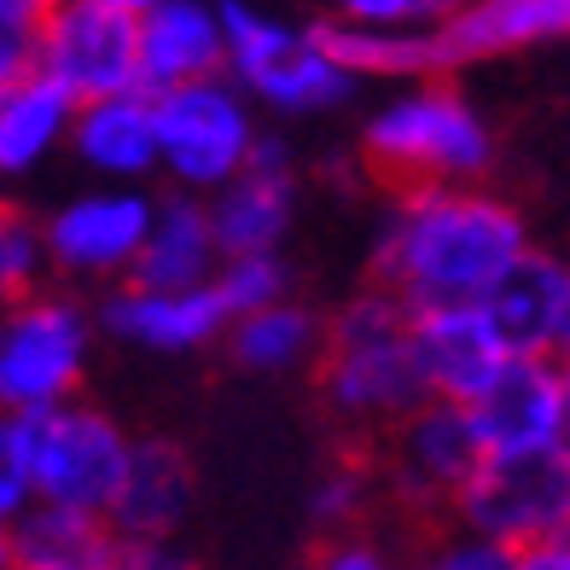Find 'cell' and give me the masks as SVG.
<instances>
[{
  "label": "cell",
  "instance_id": "6da1fadb",
  "mask_svg": "<svg viewBox=\"0 0 570 570\" xmlns=\"http://www.w3.org/2000/svg\"><path fill=\"white\" fill-rule=\"evenodd\" d=\"M524 250V216L507 198L478 193L472 180H443V187L402 193V204L384 222L373 268L413 308H443L483 303Z\"/></svg>",
  "mask_w": 570,
  "mask_h": 570
},
{
  "label": "cell",
  "instance_id": "7a4b0ae2",
  "mask_svg": "<svg viewBox=\"0 0 570 570\" xmlns=\"http://www.w3.org/2000/svg\"><path fill=\"white\" fill-rule=\"evenodd\" d=\"M361 158L396 187H443V180H478L495 164V140L472 99L443 76H425V82H396V94L367 117Z\"/></svg>",
  "mask_w": 570,
  "mask_h": 570
},
{
  "label": "cell",
  "instance_id": "3957f363",
  "mask_svg": "<svg viewBox=\"0 0 570 570\" xmlns=\"http://www.w3.org/2000/svg\"><path fill=\"white\" fill-rule=\"evenodd\" d=\"M431 396L413 303L391 285H373L344 303L326 332V402L350 420H407Z\"/></svg>",
  "mask_w": 570,
  "mask_h": 570
},
{
  "label": "cell",
  "instance_id": "277c9868",
  "mask_svg": "<svg viewBox=\"0 0 570 570\" xmlns=\"http://www.w3.org/2000/svg\"><path fill=\"white\" fill-rule=\"evenodd\" d=\"M222 18H227V76L256 106L279 117H308L355 99L361 76L338 65L321 23H292L279 12L250 7V0H222Z\"/></svg>",
  "mask_w": 570,
  "mask_h": 570
},
{
  "label": "cell",
  "instance_id": "5b68a950",
  "mask_svg": "<svg viewBox=\"0 0 570 570\" xmlns=\"http://www.w3.org/2000/svg\"><path fill=\"white\" fill-rule=\"evenodd\" d=\"M158 146L164 175L180 193H222L233 175L250 169V151L263 128L250 117V94L233 76H198L180 88H158Z\"/></svg>",
  "mask_w": 570,
  "mask_h": 570
},
{
  "label": "cell",
  "instance_id": "8992f818",
  "mask_svg": "<svg viewBox=\"0 0 570 570\" xmlns=\"http://www.w3.org/2000/svg\"><path fill=\"white\" fill-rule=\"evenodd\" d=\"M94 350L88 308L65 292H23L0 321V402L59 407L76 396Z\"/></svg>",
  "mask_w": 570,
  "mask_h": 570
},
{
  "label": "cell",
  "instance_id": "52a82bcc",
  "mask_svg": "<svg viewBox=\"0 0 570 570\" xmlns=\"http://www.w3.org/2000/svg\"><path fill=\"white\" fill-rule=\"evenodd\" d=\"M460 530L495 535L507 548H530L570 530V443L483 454L472 483L454 495Z\"/></svg>",
  "mask_w": 570,
  "mask_h": 570
},
{
  "label": "cell",
  "instance_id": "ba28073f",
  "mask_svg": "<svg viewBox=\"0 0 570 570\" xmlns=\"http://www.w3.org/2000/svg\"><path fill=\"white\" fill-rule=\"evenodd\" d=\"M128 460H135V443L122 436L111 413L70 396L59 407H47L41 454H36V501H65V507L111 518Z\"/></svg>",
  "mask_w": 570,
  "mask_h": 570
},
{
  "label": "cell",
  "instance_id": "9c48e42d",
  "mask_svg": "<svg viewBox=\"0 0 570 570\" xmlns=\"http://www.w3.org/2000/svg\"><path fill=\"white\" fill-rule=\"evenodd\" d=\"M151 204L135 180H106L94 193L65 198L47 216V245H53V274L59 279H82V285H106V279H128L146 250L151 233Z\"/></svg>",
  "mask_w": 570,
  "mask_h": 570
},
{
  "label": "cell",
  "instance_id": "30bf717a",
  "mask_svg": "<svg viewBox=\"0 0 570 570\" xmlns=\"http://www.w3.org/2000/svg\"><path fill=\"white\" fill-rule=\"evenodd\" d=\"M36 70L65 82L76 99H106L140 82V18L106 0H59L41 30Z\"/></svg>",
  "mask_w": 570,
  "mask_h": 570
},
{
  "label": "cell",
  "instance_id": "8fae6325",
  "mask_svg": "<svg viewBox=\"0 0 570 570\" xmlns=\"http://www.w3.org/2000/svg\"><path fill=\"white\" fill-rule=\"evenodd\" d=\"M483 454L489 443H483L472 402L425 396L396 425V483L413 501H454L483 465Z\"/></svg>",
  "mask_w": 570,
  "mask_h": 570
},
{
  "label": "cell",
  "instance_id": "7c38bea8",
  "mask_svg": "<svg viewBox=\"0 0 570 570\" xmlns=\"http://www.w3.org/2000/svg\"><path fill=\"white\" fill-rule=\"evenodd\" d=\"M99 326L117 344L135 350H158V355H180V350H204L210 338H227V303L210 285H187V292H164V285H140L122 279L117 292L99 303Z\"/></svg>",
  "mask_w": 570,
  "mask_h": 570
},
{
  "label": "cell",
  "instance_id": "4fadbf2b",
  "mask_svg": "<svg viewBox=\"0 0 570 570\" xmlns=\"http://www.w3.org/2000/svg\"><path fill=\"white\" fill-rule=\"evenodd\" d=\"M413 338H420L431 396H449V402H478L495 384V373L512 361L489 303L413 308Z\"/></svg>",
  "mask_w": 570,
  "mask_h": 570
},
{
  "label": "cell",
  "instance_id": "5bb4252c",
  "mask_svg": "<svg viewBox=\"0 0 570 570\" xmlns=\"http://www.w3.org/2000/svg\"><path fill=\"white\" fill-rule=\"evenodd\" d=\"M489 454L564 443V367L559 355H512L495 384L472 402Z\"/></svg>",
  "mask_w": 570,
  "mask_h": 570
},
{
  "label": "cell",
  "instance_id": "9a60e30c",
  "mask_svg": "<svg viewBox=\"0 0 570 570\" xmlns=\"http://www.w3.org/2000/svg\"><path fill=\"white\" fill-rule=\"evenodd\" d=\"M70 151L99 180H135L140 187L146 175H158L164 146H158V99H151V88L82 99L70 128Z\"/></svg>",
  "mask_w": 570,
  "mask_h": 570
},
{
  "label": "cell",
  "instance_id": "2e32d148",
  "mask_svg": "<svg viewBox=\"0 0 570 570\" xmlns=\"http://www.w3.org/2000/svg\"><path fill=\"white\" fill-rule=\"evenodd\" d=\"M222 70H227L222 0H158L151 12H140V82L151 94Z\"/></svg>",
  "mask_w": 570,
  "mask_h": 570
},
{
  "label": "cell",
  "instance_id": "e0dca14e",
  "mask_svg": "<svg viewBox=\"0 0 570 570\" xmlns=\"http://www.w3.org/2000/svg\"><path fill=\"white\" fill-rule=\"evenodd\" d=\"M117 530L106 512H82L65 501H30L7 518V570H111Z\"/></svg>",
  "mask_w": 570,
  "mask_h": 570
},
{
  "label": "cell",
  "instance_id": "ac0fdd59",
  "mask_svg": "<svg viewBox=\"0 0 570 570\" xmlns=\"http://www.w3.org/2000/svg\"><path fill=\"white\" fill-rule=\"evenodd\" d=\"M222 263H227V250H222V233L210 216V198L175 187L169 198H158L146 250H140V263L128 279L164 285V292H187V285H210L222 274Z\"/></svg>",
  "mask_w": 570,
  "mask_h": 570
},
{
  "label": "cell",
  "instance_id": "d6986e66",
  "mask_svg": "<svg viewBox=\"0 0 570 570\" xmlns=\"http://www.w3.org/2000/svg\"><path fill=\"white\" fill-rule=\"evenodd\" d=\"M483 303H489V315H495L512 355H559L564 308H570V263L530 245Z\"/></svg>",
  "mask_w": 570,
  "mask_h": 570
},
{
  "label": "cell",
  "instance_id": "ffe728a7",
  "mask_svg": "<svg viewBox=\"0 0 570 570\" xmlns=\"http://www.w3.org/2000/svg\"><path fill=\"white\" fill-rule=\"evenodd\" d=\"M436 36H443L449 70L472 59H501L535 41H570V0H465L443 12Z\"/></svg>",
  "mask_w": 570,
  "mask_h": 570
},
{
  "label": "cell",
  "instance_id": "44dd1931",
  "mask_svg": "<svg viewBox=\"0 0 570 570\" xmlns=\"http://www.w3.org/2000/svg\"><path fill=\"white\" fill-rule=\"evenodd\" d=\"M76 111H82V99L47 70H23L12 82H0V169L23 175L47 164L59 146H70Z\"/></svg>",
  "mask_w": 570,
  "mask_h": 570
},
{
  "label": "cell",
  "instance_id": "7402d4cb",
  "mask_svg": "<svg viewBox=\"0 0 570 570\" xmlns=\"http://www.w3.org/2000/svg\"><path fill=\"white\" fill-rule=\"evenodd\" d=\"M193 460L175 443H135L128 460L122 495L111 507V530L117 535H175L193 518Z\"/></svg>",
  "mask_w": 570,
  "mask_h": 570
},
{
  "label": "cell",
  "instance_id": "603a6c76",
  "mask_svg": "<svg viewBox=\"0 0 570 570\" xmlns=\"http://www.w3.org/2000/svg\"><path fill=\"white\" fill-rule=\"evenodd\" d=\"M326 47L338 53V65L361 82H425V76H443L449 53L436 23L420 30H384V23H350V18H321Z\"/></svg>",
  "mask_w": 570,
  "mask_h": 570
},
{
  "label": "cell",
  "instance_id": "cb8c5ba5",
  "mask_svg": "<svg viewBox=\"0 0 570 570\" xmlns=\"http://www.w3.org/2000/svg\"><path fill=\"white\" fill-rule=\"evenodd\" d=\"M210 216H216L227 256L274 250L285 239V227H292V216H297V175L250 164L245 175H233L222 193H210Z\"/></svg>",
  "mask_w": 570,
  "mask_h": 570
},
{
  "label": "cell",
  "instance_id": "d4e9b609",
  "mask_svg": "<svg viewBox=\"0 0 570 570\" xmlns=\"http://www.w3.org/2000/svg\"><path fill=\"white\" fill-rule=\"evenodd\" d=\"M227 350L239 367L250 373H297L308 355L321 350V321L297 303H268V308H250L227 326Z\"/></svg>",
  "mask_w": 570,
  "mask_h": 570
},
{
  "label": "cell",
  "instance_id": "484cf974",
  "mask_svg": "<svg viewBox=\"0 0 570 570\" xmlns=\"http://www.w3.org/2000/svg\"><path fill=\"white\" fill-rule=\"evenodd\" d=\"M41 425H47V407H7V420H0V518H18L36 501Z\"/></svg>",
  "mask_w": 570,
  "mask_h": 570
},
{
  "label": "cell",
  "instance_id": "4316f807",
  "mask_svg": "<svg viewBox=\"0 0 570 570\" xmlns=\"http://www.w3.org/2000/svg\"><path fill=\"white\" fill-rule=\"evenodd\" d=\"M53 274V245H47V222L30 216H7L0 222V285L12 297L36 292V285Z\"/></svg>",
  "mask_w": 570,
  "mask_h": 570
},
{
  "label": "cell",
  "instance_id": "83f0119b",
  "mask_svg": "<svg viewBox=\"0 0 570 570\" xmlns=\"http://www.w3.org/2000/svg\"><path fill=\"white\" fill-rule=\"evenodd\" d=\"M216 292L227 303V315L239 321L250 308H268L285 297V268L274 250H250V256H227L222 274H216Z\"/></svg>",
  "mask_w": 570,
  "mask_h": 570
},
{
  "label": "cell",
  "instance_id": "f1b7e54d",
  "mask_svg": "<svg viewBox=\"0 0 570 570\" xmlns=\"http://www.w3.org/2000/svg\"><path fill=\"white\" fill-rule=\"evenodd\" d=\"M53 7L59 0H0V82L36 70V47H41Z\"/></svg>",
  "mask_w": 570,
  "mask_h": 570
},
{
  "label": "cell",
  "instance_id": "f546056e",
  "mask_svg": "<svg viewBox=\"0 0 570 570\" xmlns=\"http://www.w3.org/2000/svg\"><path fill=\"white\" fill-rule=\"evenodd\" d=\"M413 570H518V548H507L495 535H478V530H460L454 541H436Z\"/></svg>",
  "mask_w": 570,
  "mask_h": 570
},
{
  "label": "cell",
  "instance_id": "4dcf8cb0",
  "mask_svg": "<svg viewBox=\"0 0 570 570\" xmlns=\"http://www.w3.org/2000/svg\"><path fill=\"white\" fill-rule=\"evenodd\" d=\"M443 0H332V18L350 23H384V30H420V23H443Z\"/></svg>",
  "mask_w": 570,
  "mask_h": 570
},
{
  "label": "cell",
  "instance_id": "1f68e13d",
  "mask_svg": "<svg viewBox=\"0 0 570 570\" xmlns=\"http://www.w3.org/2000/svg\"><path fill=\"white\" fill-rule=\"evenodd\" d=\"M111 570H204L175 535H122Z\"/></svg>",
  "mask_w": 570,
  "mask_h": 570
},
{
  "label": "cell",
  "instance_id": "d6a6232c",
  "mask_svg": "<svg viewBox=\"0 0 570 570\" xmlns=\"http://www.w3.org/2000/svg\"><path fill=\"white\" fill-rule=\"evenodd\" d=\"M361 507V472H350V465H338V472H326L315 483V495H308V512L321 518V524H338V518H355Z\"/></svg>",
  "mask_w": 570,
  "mask_h": 570
},
{
  "label": "cell",
  "instance_id": "836d02e7",
  "mask_svg": "<svg viewBox=\"0 0 570 570\" xmlns=\"http://www.w3.org/2000/svg\"><path fill=\"white\" fill-rule=\"evenodd\" d=\"M315 570H396V564L379 548H367V541H332V548L315 559Z\"/></svg>",
  "mask_w": 570,
  "mask_h": 570
},
{
  "label": "cell",
  "instance_id": "e575fe53",
  "mask_svg": "<svg viewBox=\"0 0 570 570\" xmlns=\"http://www.w3.org/2000/svg\"><path fill=\"white\" fill-rule=\"evenodd\" d=\"M518 570H570V530L548 535V541H530L518 548Z\"/></svg>",
  "mask_w": 570,
  "mask_h": 570
},
{
  "label": "cell",
  "instance_id": "d590c367",
  "mask_svg": "<svg viewBox=\"0 0 570 570\" xmlns=\"http://www.w3.org/2000/svg\"><path fill=\"white\" fill-rule=\"evenodd\" d=\"M106 7H117V12H135V18H140V12L158 7V0H106Z\"/></svg>",
  "mask_w": 570,
  "mask_h": 570
},
{
  "label": "cell",
  "instance_id": "8d00e7d4",
  "mask_svg": "<svg viewBox=\"0 0 570 570\" xmlns=\"http://www.w3.org/2000/svg\"><path fill=\"white\" fill-rule=\"evenodd\" d=\"M559 367H564V443H570V355H559Z\"/></svg>",
  "mask_w": 570,
  "mask_h": 570
},
{
  "label": "cell",
  "instance_id": "74e56055",
  "mask_svg": "<svg viewBox=\"0 0 570 570\" xmlns=\"http://www.w3.org/2000/svg\"><path fill=\"white\" fill-rule=\"evenodd\" d=\"M559 355H570V308H564V338H559Z\"/></svg>",
  "mask_w": 570,
  "mask_h": 570
},
{
  "label": "cell",
  "instance_id": "f35d334b",
  "mask_svg": "<svg viewBox=\"0 0 570 570\" xmlns=\"http://www.w3.org/2000/svg\"><path fill=\"white\" fill-rule=\"evenodd\" d=\"M443 7H449V12H454V7H465V0H443Z\"/></svg>",
  "mask_w": 570,
  "mask_h": 570
}]
</instances>
